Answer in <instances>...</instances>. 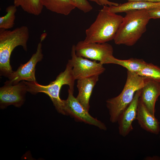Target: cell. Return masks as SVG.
Instances as JSON below:
<instances>
[{"label": "cell", "instance_id": "cell-1", "mask_svg": "<svg viewBox=\"0 0 160 160\" xmlns=\"http://www.w3.org/2000/svg\"><path fill=\"white\" fill-rule=\"evenodd\" d=\"M123 17L111 12L104 6L94 22L85 31L83 41L86 43H106L113 39Z\"/></svg>", "mask_w": 160, "mask_h": 160}, {"label": "cell", "instance_id": "cell-2", "mask_svg": "<svg viewBox=\"0 0 160 160\" xmlns=\"http://www.w3.org/2000/svg\"><path fill=\"white\" fill-rule=\"evenodd\" d=\"M125 12L126 15L113 40L116 44L131 46L134 45L146 31L151 19L147 9L131 10Z\"/></svg>", "mask_w": 160, "mask_h": 160}, {"label": "cell", "instance_id": "cell-3", "mask_svg": "<svg viewBox=\"0 0 160 160\" xmlns=\"http://www.w3.org/2000/svg\"><path fill=\"white\" fill-rule=\"evenodd\" d=\"M29 37L26 26L17 27L12 30L0 29V75L8 78L13 71L10 63L11 53L17 47L21 46L26 51Z\"/></svg>", "mask_w": 160, "mask_h": 160}, {"label": "cell", "instance_id": "cell-4", "mask_svg": "<svg viewBox=\"0 0 160 160\" xmlns=\"http://www.w3.org/2000/svg\"><path fill=\"white\" fill-rule=\"evenodd\" d=\"M75 79L72 71V66L70 60L66 64L65 68L57 76L56 79L49 84L43 85L37 81H25L27 87V92L33 95L39 92L44 93L50 97L55 109L59 113L64 115L63 100L60 97V92L62 87L68 85L69 89L74 91Z\"/></svg>", "mask_w": 160, "mask_h": 160}, {"label": "cell", "instance_id": "cell-5", "mask_svg": "<svg viewBox=\"0 0 160 160\" xmlns=\"http://www.w3.org/2000/svg\"><path fill=\"white\" fill-rule=\"evenodd\" d=\"M144 83L143 77L136 73L127 71V80L121 93L106 101L111 122H117L120 115L132 100L136 92L142 88Z\"/></svg>", "mask_w": 160, "mask_h": 160}, {"label": "cell", "instance_id": "cell-6", "mask_svg": "<svg viewBox=\"0 0 160 160\" xmlns=\"http://www.w3.org/2000/svg\"><path fill=\"white\" fill-rule=\"evenodd\" d=\"M75 47L78 56L99 61L103 65L112 64L115 57L112 46L107 42L86 43L81 41L77 43Z\"/></svg>", "mask_w": 160, "mask_h": 160}, {"label": "cell", "instance_id": "cell-7", "mask_svg": "<svg viewBox=\"0 0 160 160\" xmlns=\"http://www.w3.org/2000/svg\"><path fill=\"white\" fill-rule=\"evenodd\" d=\"M67 99L63 100L64 115H69L76 120L97 127L100 129L106 130L105 124L94 118L73 95V91L68 89Z\"/></svg>", "mask_w": 160, "mask_h": 160}, {"label": "cell", "instance_id": "cell-8", "mask_svg": "<svg viewBox=\"0 0 160 160\" xmlns=\"http://www.w3.org/2000/svg\"><path fill=\"white\" fill-rule=\"evenodd\" d=\"M71 54V58L70 60L76 80L99 76L105 70L103 65L100 62L77 55L74 45L72 46Z\"/></svg>", "mask_w": 160, "mask_h": 160}, {"label": "cell", "instance_id": "cell-9", "mask_svg": "<svg viewBox=\"0 0 160 160\" xmlns=\"http://www.w3.org/2000/svg\"><path fill=\"white\" fill-rule=\"evenodd\" d=\"M42 42L40 41L38 43L36 52L28 62L24 64H21L17 69L13 71L8 77V80L4 83L15 85L22 81H37L35 76V67L43 57Z\"/></svg>", "mask_w": 160, "mask_h": 160}, {"label": "cell", "instance_id": "cell-10", "mask_svg": "<svg viewBox=\"0 0 160 160\" xmlns=\"http://www.w3.org/2000/svg\"><path fill=\"white\" fill-rule=\"evenodd\" d=\"M27 87L22 81L15 85L4 83L0 88V107L3 109L10 105L20 107L25 100Z\"/></svg>", "mask_w": 160, "mask_h": 160}, {"label": "cell", "instance_id": "cell-11", "mask_svg": "<svg viewBox=\"0 0 160 160\" xmlns=\"http://www.w3.org/2000/svg\"><path fill=\"white\" fill-rule=\"evenodd\" d=\"M141 89L135 93L133 99L119 116L117 122L119 134L123 137L127 136L133 129L132 124L136 119L138 102Z\"/></svg>", "mask_w": 160, "mask_h": 160}, {"label": "cell", "instance_id": "cell-12", "mask_svg": "<svg viewBox=\"0 0 160 160\" xmlns=\"http://www.w3.org/2000/svg\"><path fill=\"white\" fill-rule=\"evenodd\" d=\"M144 78L145 83L141 89L140 98L149 112L154 115L156 102L160 95V82Z\"/></svg>", "mask_w": 160, "mask_h": 160}, {"label": "cell", "instance_id": "cell-13", "mask_svg": "<svg viewBox=\"0 0 160 160\" xmlns=\"http://www.w3.org/2000/svg\"><path fill=\"white\" fill-rule=\"evenodd\" d=\"M140 127L145 131L155 134L160 131L159 123L155 116L151 114L139 98L136 119Z\"/></svg>", "mask_w": 160, "mask_h": 160}, {"label": "cell", "instance_id": "cell-14", "mask_svg": "<svg viewBox=\"0 0 160 160\" xmlns=\"http://www.w3.org/2000/svg\"><path fill=\"white\" fill-rule=\"evenodd\" d=\"M99 76L77 80V87L78 94L76 97L78 100L88 111L90 105L89 100L93 89L99 80Z\"/></svg>", "mask_w": 160, "mask_h": 160}, {"label": "cell", "instance_id": "cell-15", "mask_svg": "<svg viewBox=\"0 0 160 160\" xmlns=\"http://www.w3.org/2000/svg\"><path fill=\"white\" fill-rule=\"evenodd\" d=\"M157 8H160V2L128 1L117 6H108L109 10L111 12L116 14L131 10H149Z\"/></svg>", "mask_w": 160, "mask_h": 160}, {"label": "cell", "instance_id": "cell-16", "mask_svg": "<svg viewBox=\"0 0 160 160\" xmlns=\"http://www.w3.org/2000/svg\"><path fill=\"white\" fill-rule=\"evenodd\" d=\"M43 7L57 14L68 15L76 8L71 0H41Z\"/></svg>", "mask_w": 160, "mask_h": 160}, {"label": "cell", "instance_id": "cell-17", "mask_svg": "<svg viewBox=\"0 0 160 160\" xmlns=\"http://www.w3.org/2000/svg\"><path fill=\"white\" fill-rule=\"evenodd\" d=\"M14 4L20 7L25 12L35 16L42 12L43 6L41 0H14Z\"/></svg>", "mask_w": 160, "mask_h": 160}, {"label": "cell", "instance_id": "cell-18", "mask_svg": "<svg viewBox=\"0 0 160 160\" xmlns=\"http://www.w3.org/2000/svg\"><path fill=\"white\" fill-rule=\"evenodd\" d=\"M147 63L142 59L130 58L128 60H122L114 58L113 64L121 66L130 72L137 73L142 69Z\"/></svg>", "mask_w": 160, "mask_h": 160}, {"label": "cell", "instance_id": "cell-19", "mask_svg": "<svg viewBox=\"0 0 160 160\" xmlns=\"http://www.w3.org/2000/svg\"><path fill=\"white\" fill-rule=\"evenodd\" d=\"M17 7L14 4L7 7L6 14L0 17V29L8 30L12 28L15 25Z\"/></svg>", "mask_w": 160, "mask_h": 160}, {"label": "cell", "instance_id": "cell-20", "mask_svg": "<svg viewBox=\"0 0 160 160\" xmlns=\"http://www.w3.org/2000/svg\"><path fill=\"white\" fill-rule=\"evenodd\" d=\"M137 73L143 78L152 79L160 82V68L152 63H147Z\"/></svg>", "mask_w": 160, "mask_h": 160}, {"label": "cell", "instance_id": "cell-21", "mask_svg": "<svg viewBox=\"0 0 160 160\" xmlns=\"http://www.w3.org/2000/svg\"><path fill=\"white\" fill-rule=\"evenodd\" d=\"M76 8L85 13L91 11L93 7L87 0H71Z\"/></svg>", "mask_w": 160, "mask_h": 160}, {"label": "cell", "instance_id": "cell-22", "mask_svg": "<svg viewBox=\"0 0 160 160\" xmlns=\"http://www.w3.org/2000/svg\"><path fill=\"white\" fill-rule=\"evenodd\" d=\"M90 1L95 2L97 4L100 6H117L119 5L118 3L112 2L108 0H89Z\"/></svg>", "mask_w": 160, "mask_h": 160}, {"label": "cell", "instance_id": "cell-23", "mask_svg": "<svg viewBox=\"0 0 160 160\" xmlns=\"http://www.w3.org/2000/svg\"><path fill=\"white\" fill-rule=\"evenodd\" d=\"M148 10L151 19L160 18V8Z\"/></svg>", "mask_w": 160, "mask_h": 160}, {"label": "cell", "instance_id": "cell-24", "mask_svg": "<svg viewBox=\"0 0 160 160\" xmlns=\"http://www.w3.org/2000/svg\"><path fill=\"white\" fill-rule=\"evenodd\" d=\"M128 1H148L153 2H160V0H127Z\"/></svg>", "mask_w": 160, "mask_h": 160}, {"label": "cell", "instance_id": "cell-25", "mask_svg": "<svg viewBox=\"0 0 160 160\" xmlns=\"http://www.w3.org/2000/svg\"><path fill=\"white\" fill-rule=\"evenodd\" d=\"M46 33H44L41 35L40 38V41H43L46 37Z\"/></svg>", "mask_w": 160, "mask_h": 160}]
</instances>
